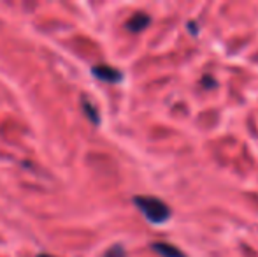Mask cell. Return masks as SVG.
<instances>
[{"label":"cell","mask_w":258,"mask_h":257,"mask_svg":"<svg viewBox=\"0 0 258 257\" xmlns=\"http://www.w3.org/2000/svg\"><path fill=\"white\" fill-rule=\"evenodd\" d=\"M148 25H150V16L144 14V13H137L130 18V21L126 23V27H128V30H132V32H141L143 28H146Z\"/></svg>","instance_id":"obj_3"},{"label":"cell","mask_w":258,"mask_h":257,"mask_svg":"<svg viewBox=\"0 0 258 257\" xmlns=\"http://www.w3.org/2000/svg\"><path fill=\"white\" fill-rule=\"evenodd\" d=\"M93 76H97L99 79H102L105 83H118L119 79L123 78L121 72L114 67H109V65H97V67L92 69Z\"/></svg>","instance_id":"obj_2"},{"label":"cell","mask_w":258,"mask_h":257,"mask_svg":"<svg viewBox=\"0 0 258 257\" xmlns=\"http://www.w3.org/2000/svg\"><path fill=\"white\" fill-rule=\"evenodd\" d=\"M153 250L158 252L162 257H184L183 254H181L179 248L172 247V245H169V243H155Z\"/></svg>","instance_id":"obj_4"},{"label":"cell","mask_w":258,"mask_h":257,"mask_svg":"<svg viewBox=\"0 0 258 257\" xmlns=\"http://www.w3.org/2000/svg\"><path fill=\"white\" fill-rule=\"evenodd\" d=\"M83 110H85V113H86V117L90 118V120L93 122V124H99V115H97V110L92 106V104L88 102L86 99H83Z\"/></svg>","instance_id":"obj_5"},{"label":"cell","mask_w":258,"mask_h":257,"mask_svg":"<svg viewBox=\"0 0 258 257\" xmlns=\"http://www.w3.org/2000/svg\"><path fill=\"white\" fill-rule=\"evenodd\" d=\"M105 257H126V255H125V250H123L119 245H114L112 248H109L107 255H105Z\"/></svg>","instance_id":"obj_6"},{"label":"cell","mask_w":258,"mask_h":257,"mask_svg":"<svg viewBox=\"0 0 258 257\" xmlns=\"http://www.w3.org/2000/svg\"><path fill=\"white\" fill-rule=\"evenodd\" d=\"M39 257H53V255H48V254H41Z\"/></svg>","instance_id":"obj_7"},{"label":"cell","mask_w":258,"mask_h":257,"mask_svg":"<svg viewBox=\"0 0 258 257\" xmlns=\"http://www.w3.org/2000/svg\"><path fill=\"white\" fill-rule=\"evenodd\" d=\"M134 204L143 212V215L151 224H165L170 219V208L158 197L151 195H136Z\"/></svg>","instance_id":"obj_1"}]
</instances>
